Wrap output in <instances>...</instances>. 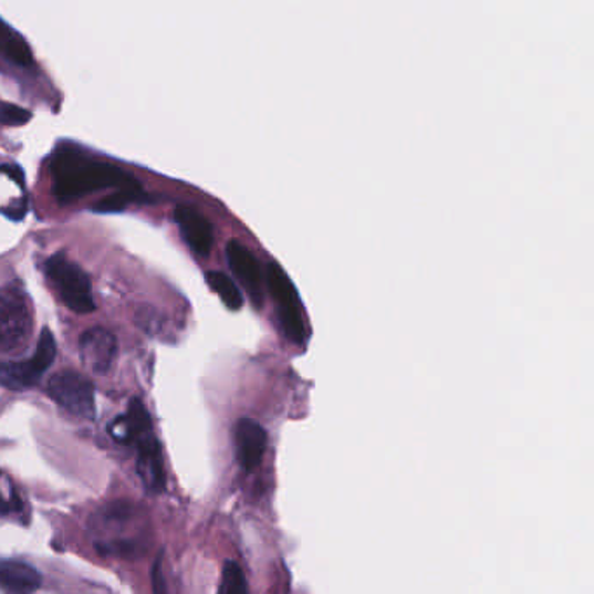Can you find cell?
Returning a JSON list of instances; mask_svg holds the SVG:
<instances>
[{
  "instance_id": "1",
  "label": "cell",
  "mask_w": 594,
  "mask_h": 594,
  "mask_svg": "<svg viewBox=\"0 0 594 594\" xmlns=\"http://www.w3.org/2000/svg\"><path fill=\"white\" fill-rule=\"evenodd\" d=\"M54 196L62 205H70L103 189L142 190L129 173L103 160L93 159L77 148H58L51 160Z\"/></svg>"
},
{
  "instance_id": "2",
  "label": "cell",
  "mask_w": 594,
  "mask_h": 594,
  "mask_svg": "<svg viewBox=\"0 0 594 594\" xmlns=\"http://www.w3.org/2000/svg\"><path fill=\"white\" fill-rule=\"evenodd\" d=\"M108 430L115 441L135 445L138 451V475L148 492H163L166 484L163 451L154 433L153 418L148 415L144 402L133 398L126 415L115 418Z\"/></svg>"
},
{
  "instance_id": "3",
  "label": "cell",
  "mask_w": 594,
  "mask_h": 594,
  "mask_svg": "<svg viewBox=\"0 0 594 594\" xmlns=\"http://www.w3.org/2000/svg\"><path fill=\"white\" fill-rule=\"evenodd\" d=\"M265 284L278 304V317L284 335L295 344H305L309 338L308 320L299 291L291 283L290 275L278 262L267 265Z\"/></svg>"
},
{
  "instance_id": "4",
  "label": "cell",
  "mask_w": 594,
  "mask_h": 594,
  "mask_svg": "<svg viewBox=\"0 0 594 594\" xmlns=\"http://www.w3.org/2000/svg\"><path fill=\"white\" fill-rule=\"evenodd\" d=\"M45 274L56 288L58 295L66 308L79 314L95 311L90 275L77 263L66 259L63 253L53 254L45 262Z\"/></svg>"
},
{
  "instance_id": "5",
  "label": "cell",
  "mask_w": 594,
  "mask_h": 594,
  "mask_svg": "<svg viewBox=\"0 0 594 594\" xmlns=\"http://www.w3.org/2000/svg\"><path fill=\"white\" fill-rule=\"evenodd\" d=\"M32 335L29 302L14 288H0V353H21Z\"/></svg>"
},
{
  "instance_id": "6",
  "label": "cell",
  "mask_w": 594,
  "mask_h": 594,
  "mask_svg": "<svg viewBox=\"0 0 594 594\" xmlns=\"http://www.w3.org/2000/svg\"><path fill=\"white\" fill-rule=\"evenodd\" d=\"M48 394L54 403L70 414L83 418H95V386L90 378L74 369H63L48 382Z\"/></svg>"
},
{
  "instance_id": "7",
  "label": "cell",
  "mask_w": 594,
  "mask_h": 594,
  "mask_svg": "<svg viewBox=\"0 0 594 594\" xmlns=\"http://www.w3.org/2000/svg\"><path fill=\"white\" fill-rule=\"evenodd\" d=\"M227 262L239 279V283L247 288L254 308H262L263 299H265V272L253 251L248 250L242 242L230 241L227 244Z\"/></svg>"
},
{
  "instance_id": "8",
  "label": "cell",
  "mask_w": 594,
  "mask_h": 594,
  "mask_svg": "<svg viewBox=\"0 0 594 594\" xmlns=\"http://www.w3.org/2000/svg\"><path fill=\"white\" fill-rule=\"evenodd\" d=\"M236 457L242 471L251 472L262 463L267 450V430L253 418H241L236 424Z\"/></svg>"
},
{
  "instance_id": "9",
  "label": "cell",
  "mask_w": 594,
  "mask_h": 594,
  "mask_svg": "<svg viewBox=\"0 0 594 594\" xmlns=\"http://www.w3.org/2000/svg\"><path fill=\"white\" fill-rule=\"evenodd\" d=\"M175 220L180 227L185 242L199 257H208L213 248V226L211 221L190 205H178L175 209Z\"/></svg>"
},
{
  "instance_id": "10",
  "label": "cell",
  "mask_w": 594,
  "mask_h": 594,
  "mask_svg": "<svg viewBox=\"0 0 594 594\" xmlns=\"http://www.w3.org/2000/svg\"><path fill=\"white\" fill-rule=\"evenodd\" d=\"M79 348L84 365L90 366L91 372L95 374H107L117 356V341L105 329H91L84 332Z\"/></svg>"
},
{
  "instance_id": "11",
  "label": "cell",
  "mask_w": 594,
  "mask_h": 594,
  "mask_svg": "<svg viewBox=\"0 0 594 594\" xmlns=\"http://www.w3.org/2000/svg\"><path fill=\"white\" fill-rule=\"evenodd\" d=\"M42 577L29 563L6 560L0 562V591L4 594H33L41 587Z\"/></svg>"
},
{
  "instance_id": "12",
  "label": "cell",
  "mask_w": 594,
  "mask_h": 594,
  "mask_svg": "<svg viewBox=\"0 0 594 594\" xmlns=\"http://www.w3.org/2000/svg\"><path fill=\"white\" fill-rule=\"evenodd\" d=\"M44 372V365L35 356L29 361H0V386L11 390L30 389Z\"/></svg>"
},
{
  "instance_id": "13",
  "label": "cell",
  "mask_w": 594,
  "mask_h": 594,
  "mask_svg": "<svg viewBox=\"0 0 594 594\" xmlns=\"http://www.w3.org/2000/svg\"><path fill=\"white\" fill-rule=\"evenodd\" d=\"M0 53L14 65L29 66L32 63V51L20 33L14 32L8 23L0 20Z\"/></svg>"
},
{
  "instance_id": "14",
  "label": "cell",
  "mask_w": 594,
  "mask_h": 594,
  "mask_svg": "<svg viewBox=\"0 0 594 594\" xmlns=\"http://www.w3.org/2000/svg\"><path fill=\"white\" fill-rule=\"evenodd\" d=\"M206 279H208L209 286L217 291L218 296L227 308L232 309V311H238V309L242 308L244 299H242L241 290L235 283V279H230L226 272L220 271L206 272Z\"/></svg>"
},
{
  "instance_id": "15",
  "label": "cell",
  "mask_w": 594,
  "mask_h": 594,
  "mask_svg": "<svg viewBox=\"0 0 594 594\" xmlns=\"http://www.w3.org/2000/svg\"><path fill=\"white\" fill-rule=\"evenodd\" d=\"M218 594H250L247 575L236 562H227L221 570Z\"/></svg>"
},
{
  "instance_id": "16",
  "label": "cell",
  "mask_w": 594,
  "mask_h": 594,
  "mask_svg": "<svg viewBox=\"0 0 594 594\" xmlns=\"http://www.w3.org/2000/svg\"><path fill=\"white\" fill-rule=\"evenodd\" d=\"M142 190H117L114 196L105 197L93 211L96 213H119L129 202L138 201Z\"/></svg>"
},
{
  "instance_id": "17",
  "label": "cell",
  "mask_w": 594,
  "mask_h": 594,
  "mask_svg": "<svg viewBox=\"0 0 594 594\" xmlns=\"http://www.w3.org/2000/svg\"><path fill=\"white\" fill-rule=\"evenodd\" d=\"M21 511V499L13 481L0 472V514L8 517L9 512Z\"/></svg>"
},
{
  "instance_id": "18",
  "label": "cell",
  "mask_w": 594,
  "mask_h": 594,
  "mask_svg": "<svg viewBox=\"0 0 594 594\" xmlns=\"http://www.w3.org/2000/svg\"><path fill=\"white\" fill-rule=\"evenodd\" d=\"M32 119V112L18 107L14 103L0 102V124L4 126H23Z\"/></svg>"
},
{
  "instance_id": "19",
  "label": "cell",
  "mask_w": 594,
  "mask_h": 594,
  "mask_svg": "<svg viewBox=\"0 0 594 594\" xmlns=\"http://www.w3.org/2000/svg\"><path fill=\"white\" fill-rule=\"evenodd\" d=\"M163 557H165V553L160 551L153 566L154 594H168V586H166L165 575H163Z\"/></svg>"
}]
</instances>
